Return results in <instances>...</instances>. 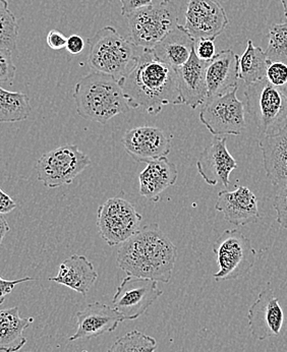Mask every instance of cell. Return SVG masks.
I'll return each instance as SVG.
<instances>
[{
  "label": "cell",
  "instance_id": "7",
  "mask_svg": "<svg viewBox=\"0 0 287 352\" xmlns=\"http://www.w3.org/2000/svg\"><path fill=\"white\" fill-rule=\"evenodd\" d=\"M212 250L219 266L218 272L213 274L217 281L239 279L248 274L256 263V250L250 239L237 229L225 230Z\"/></svg>",
  "mask_w": 287,
  "mask_h": 352
},
{
  "label": "cell",
  "instance_id": "23",
  "mask_svg": "<svg viewBox=\"0 0 287 352\" xmlns=\"http://www.w3.org/2000/svg\"><path fill=\"white\" fill-rule=\"evenodd\" d=\"M195 41L184 29V25H178L156 44L152 50L159 60L178 69L188 63L195 47Z\"/></svg>",
  "mask_w": 287,
  "mask_h": 352
},
{
  "label": "cell",
  "instance_id": "16",
  "mask_svg": "<svg viewBox=\"0 0 287 352\" xmlns=\"http://www.w3.org/2000/svg\"><path fill=\"white\" fill-rule=\"evenodd\" d=\"M215 209L233 226L256 223L261 217L257 197L246 186H237L235 190H221L217 197Z\"/></svg>",
  "mask_w": 287,
  "mask_h": 352
},
{
  "label": "cell",
  "instance_id": "25",
  "mask_svg": "<svg viewBox=\"0 0 287 352\" xmlns=\"http://www.w3.org/2000/svg\"><path fill=\"white\" fill-rule=\"evenodd\" d=\"M270 61L266 56L265 51L254 45L252 40L246 42V50L239 59V78L246 86L266 78L268 65Z\"/></svg>",
  "mask_w": 287,
  "mask_h": 352
},
{
  "label": "cell",
  "instance_id": "42",
  "mask_svg": "<svg viewBox=\"0 0 287 352\" xmlns=\"http://www.w3.org/2000/svg\"><path fill=\"white\" fill-rule=\"evenodd\" d=\"M28 352H32V351H28Z\"/></svg>",
  "mask_w": 287,
  "mask_h": 352
},
{
  "label": "cell",
  "instance_id": "13",
  "mask_svg": "<svg viewBox=\"0 0 287 352\" xmlns=\"http://www.w3.org/2000/svg\"><path fill=\"white\" fill-rule=\"evenodd\" d=\"M172 137L156 126L129 129L123 138L125 151L136 162L149 163L167 157L171 150Z\"/></svg>",
  "mask_w": 287,
  "mask_h": 352
},
{
  "label": "cell",
  "instance_id": "2",
  "mask_svg": "<svg viewBox=\"0 0 287 352\" xmlns=\"http://www.w3.org/2000/svg\"><path fill=\"white\" fill-rule=\"evenodd\" d=\"M178 250L158 224L140 228L121 243L116 254L118 267L131 276L168 283L176 266Z\"/></svg>",
  "mask_w": 287,
  "mask_h": 352
},
{
  "label": "cell",
  "instance_id": "19",
  "mask_svg": "<svg viewBox=\"0 0 287 352\" xmlns=\"http://www.w3.org/2000/svg\"><path fill=\"white\" fill-rule=\"evenodd\" d=\"M208 65L209 63L200 60L193 51L188 63L176 69L182 102L191 109H197L207 100L206 71Z\"/></svg>",
  "mask_w": 287,
  "mask_h": 352
},
{
  "label": "cell",
  "instance_id": "1",
  "mask_svg": "<svg viewBox=\"0 0 287 352\" xmlns=\"http://www.w3.org/2000/svg\"><path fill=\"white\" fill-rule=\"evenodd\" d=\"M129 108L157 116L167 105H182L178 71L144 48L135 67L118 80Z\"/></svg>",
  "mask_w": 287,
  "mask_h": 352
},
{
  "label": "cell",
  "instance_id": "30",
  "mask_svg": "<svg viewBox=\"0 0 287 352\" xmlns=\"http://www.w3.org/2000/svg\"><path fill=\"white\" fill-rule=\"evenodd\" d=\"M16 73L12 51L0 50V84H12Z\"/></svg>",
  "mask_w": 287,
  "mask_h": 352
},
{
  "label": "cell",
  "instance_id": "40",
  "mask_svg": "<svg viewBox=\"0 0 287 352\" xmlns=\"http://www.w3.org/2000/svg\"><path fill=\"white\" fill-rule=\"evenodd\" d=\"M280 1H281L282 6H284V14H286L287 19V0H280Z\"/></svg>",
  "mask_w": 287,
  "mask_h": 352
},
{
  "label": "cell",
  "instance_id": "9",
  "mask_svg": "<svg viewBox=\"0 0 287 352\" xmlns=\"http://www.w3.org/2000/svg\"><path fill=\"white\" fill-rule=\"evenodd\" d=\"M142 219L133 204L125 199L111 198L98 208L96 226L101 239L114 247L138 232Z\"/></svg>",
  "mask_w": 287,
  "mask_h": 352
},
{
  "label": "cell",
  "instance_id": "10",
  "mask_svg": "<svg viewBox=\"0 0 287 352\" xmlns=\"http://www.w3.org/2000/svg\"><path fill=\"white\" fill-rule=\"evenodd\" d=\"M237 87L204 103L200 120L217 137L240 135L246 129L244 106L237 97Z\"/></svg>",
  "mask_w": 287,
  "mask_h": 352
},
{
  "label": "cell",
  "instance_id": "20",
  "mask_svg": "<svg viewBox=\"0 0 287 352\" xmlns=\"http://www.w3.org/2000/svg\"><path fill=\"white\" fill-rule=\"evenodd\" d=\"M266 175L273 186L287 184V124L275 135H266L259 142Z\"/></svg>",
  "mask_w": 287,
  "mask_h": 352
},
{
  "label": "cell",
  "instance_id": "4",
  "mask_svg": "<svg viewBox=\"0 0 287 352\" xmlns=\"http://www.w3.org/2000/svg\"><path fill=\"white\" fill-rule=\"evenodd\" d=\"M88 65L94 72L120 80L137 63L144 48L123 37L116 28L104 27L89 40Z\"/></svg>",
  "mask_w": 287,
  "mask_h": 352
},
{
  "label": "cell",
  "instance_id": "32",
  "mask_svg": "<svg viewBox=\"0 0 287 352\" xmlns=\"http://www.w3.org/2000/svg\"><path fill=\"white\" fill-rule=\"evenodd\" d=\"M278 192L274 200L276 221L287 230V184L278 186Z\"/></svg>",
  "mask_w": 287,
  "mask_h": 352
},
{
  "label": "cell",
  "instance_id": "6",
  "mask_svg": "<svg viewBox=\"0 0 287 352\" xmlns=\"http://www.w3.org/2000/svg\"><path fill=\"white\" fill-rule=\"evenodd\" d=\"M131 41L142 48L152 50L178 25V12L171 0L150 4L125 16Z\"/></svg>",
  "mask_w": 287,
  "mask_h": 352
},
{
  "label": "cell",
  "instance_id": "17",
  "mask_svg": "<svg viewBox=\"0 0 287 352\" xmlns=\"http://www.w3.org/2000/svg\"><path fill=\"white\" fill-rule=\"evenodd\" d=\"M76 316L78 328L70 337V341L97 338L106 333L114 332L123 322V317L114 307L102 302L90 303Z\"/></svg>",
  "mask_w": 287,
  "mask_h": 352
},
{
  "label": "cell",
  "instance_id": "38",
  "mask_svg": "<svg viewBox=\"0 0 287 352\" xmlns=\"http://www.w3.org/2000/svg\"><path fill=\"white\" fill-rule=\"evenodd\" d=\"M17 207H18V205H17L14 199L10 198L4 190L0 188V214L4 215V214L10 213V212L14 211Z\"/></svg>",
  "mask_w": 287,
  "mask_h": 352
},
{
  "label": "cell",
  "instance_id": "31",
  "mask_svg": "<svg viewBox=\"0 0 287 352\" xmlns=\"http://www.w3.org/2000/svg\"><path fill=\"white\" fill-rule=\"evenodd\" d=\"M266 78L278 88H282L287 85V65L278 61L269 63L266 72Z\"/></svg>",
  "mask_w": 287,
  "mask_h": 352
},
{
  "label": "cell",
  "instance_id": "15",
  "mask_svg": "<svg viewBox=\"0 0 287 352\" xmlns=\"http://www.w3.org/2000/svg\"><path fill=\"white\" fill-rule=\"evenodd\" d=\"M237 167V161L227 149L226 138L217 135H214L197 161L198 173L206 184H220L226 188L229 186V176Z\"/></svg>",
  "mask_w": 287,
  "mask_h": 352
},
{
  "label": "cell",
  "instance_id": "27",
  "mask_svg": "<svg viewBox=\"0 0 287 352\" xmlns=\"http://www.w3.org/2000/svg\"><path fill=\"white\" fill-rule=\"evenodd\" d=\"M156 349L155 338L134 330L118 338L106 352H154Z\"/></svg>",
  "mask_w": 287,
  "mask_h": 352
},
{
  "label": "cell",
  "instance_id": "41",
  "mask_svg": "<svg viewBox=\"0 0 287 352\" xmlns=\"http://www.w3.org/2000/svg\"><path fill=\"white\" fill-rule=\"evenodd\" d=\"M282 91H284V95H286V102H287V85L286 87H282Z\"/></svg>",
  "mask_w": 287,
  "mask_h": 352
},
{
  "label": "cell",
  "instance_id": "37",
  "mask_svg": "<svg viewBox=\"0 0 287 352\" xmlns=\"http://www.w3.org/2000/svg\"><path fill=\"white\" fill-rule=\"evenodd\" d=\"M85 40L81 36L72 35L67 38V50L72 55L81 54L85 50Z\"/></svg>",
  "mask_w": 287,
  "mask_h": 352
},
{
  "label": "cell",
  "instance_id": "18",
  "mask_svg": "<svg viewBox=\"0 0 287 352\" xmlns=\"http://www.w3.org/2000/svg\"><path fill=\"white\" fill-rule=\"evenodd\" d=\"M239 59V55L231 50H226L217 53L210 61L206 71L207 100L237 88L240 80Z\"/></svg>",
  "mask_w": 287,
  "mask_h": 352
},
{
  "label": "cell",
  "instance_id": "12",
  "mask_svg": "<svg viewBox=\"0 0 287 352\" xmlns=\"http://www.w3.org/2000/svg\"><path fill=\"white\" fill-rule=\"evenodd\" d=\"M228 23L224 8L217 0L189 1L184 28L193 39L215 40Z\"/></svg>",
  "mask_w": 287,
  "mask_h": 352
},
{
  "label": "cell",
  "instance_id": "34",
  "mask_svg": "<svg viewBox=\"0 0 287 352\" xmlns=\"http://www.w3.org/2000/svg\"><path fill=\"white\" fill-rule=\"evenodd\" d=\"M33 280L34 278L32 277H25L17 280H6L0 277V305L4 302L6 296L12 294V290L18 284L23 283V282L33 281Z\"/></svg>",
  "mask_w": 287,
  "mask_h": 352
},
{
  "label": "cell",
  "instance_id": "21",
  "mask_svg": "<svg viewBox=\"0 0 287 352\" xmlns=\"http://www.w3.org/2000/svg\"><path fill=\"white\" fill-rule=\"evenodd\" d=\"M98 279L94 265L85 256L74 254L63 261L59 266L56 276L50 277V281L61 284L86 296Z\"/></svg>",
  "mask_w": 287,
  "mask_h": 352
},
{
  "label": "cell",
  "instance_id": "3",
  "mask_svg": "<svg viewBox=\"0 0 287 352\" xmlns=\"http://www.w3.org/2000/svg\"><path fill=\"white\" fill-rule=\"evenodd\" d=\"M74 100L81 118L101 124L131 109L118 80L99 72L78 80L74 87Z\"/></svg>",
  "mask_w": 287,
  "mask_h": 352
},
{
  "label": "cell",
  "instance_id": "22",
  "mask_svg": "<svg viewBox=\"0 0 287 352\" xmlns=\"http://www.w3.org/2000/svg\"><path fill=\"white\" fill-rule=\"evenodd\" d=\"M176 165L167 157L149 162L140 173V194L147 200L157 203L162 192L173 186L178 180Z\"/></svg>",
  "mask_w": 287,
  "mask_h": 352
},
{
  "label": "cell",
  "instance_id": "8",
  "mask_svg": "<svg viewBox=\"0 0 287 352\" xmlns=\"http://www.w3.org/2000/svg\"><path fill=\"white\" fill-rule=\"evenodd\" d=\"M91 164L90 157L76 145H65L42 155L36 162L39 182L49 188L71 184Z\"/></svg>",
  "mask_w": 287,
  "mask_h": 352
},
{
  "label": "cell",
  "instance_id": "24",
  "mask_svg": "<svg viewBox=\"0 0 287 352\" xmlns=\"http://www.w3.org/2000/svg\"><path fill=\"white\" fill-rule=\"evenodd\" d=\"M33 321V318L21 317L19 307L0 309V351H20L27 343L24 331Z\"/></svg>",
  "mask_w": 287,
  "mask_h": 352
},
{
  "label": "cell",
  "instance_id": "36",
  "mask_svg": "<svg viewBox=\"0 0 287 352\" xmlns=\"http://www.w3.org/2000/svg\"><path fill=\"white\" fill-rule=\"evenodd\" d=\"M152 1L153 0H120L121 14L125 16L140 8L150 6Z\"/></svg>",
  "mask_w": 287,
  "mask_h": 352
},
{
  "label": "cell",
  "instance_id": "5",
  "mask_svg": "<svg viewBox=\"0 0 287 352\" xmlns=\"http://www.w3.org/2000/svg\"><path fill=\"white\" fill-rule=\"evenodd\" d=\"M244 96L251 118L263 137L272 135L287 124V102L281 88L267 78L246 86Z\"/></svg>",
  "mask_w": 287,
  "mask_h": 352
},
{
  "label": "cell",
  "instance_id": "11",
  "mask_svg": "<svg viewBox=\"0 0 287 352\" xmlns=\"http://www.w3.org/2000/svg\"><path fill=\"white\" fill-rule=\"evenodd\" d=\"M157 283L155 280L131 275L123 278L112 300V307L123 321L137 320L162 296Z\"/></svg>",
  "mask_w": 287,
  "mask_h": 352
},
{
  "label": "cell",
  "instance_id": "28",
  "mask_svg": "<svg viewBox=\"0 0 287 352\" xmlns=\"http://www.w3.org/2000/svg\"><path fill=\"white\" fill-rule=\"evenodd\" d=\"M19 37L17 18L6 0H0V50H14Z\"/></svg>",
  "mask_w": 287,
  "mask_h": 352
},
{
  "label": "cell",
  "instance_id": "39",
  "mask_svg": "<svg viewBox=\"0 0 287 352\" xmlns=\"http://www.w3.org/2000/svg\"><path fill=\"white\" fill-rule=\"evenodd\" d=\"M10 230V227L8 226V221L3 215L0 214V247H1L2 241H3L4 237L8 234V231Z\"/></svg>",
  "mask_w": 287,
  "mask_h": 352
},
{
  "label": "cell",
  "instance_id": "14",
  "mask_svg": "<svg viewBox=\"0 0 287 352\" xmlns=\"http://www.w3.org/2000/svg\"><path fill=\"white\" fill-rule=\"evenodd\" d=\"M251 334L256 340L278 336L284 323V311L273 290L264 289L248 313Z\"/></svg>",
  "mask_w": 287,
  "mask_h": 352
},
{
  "label": "cell",
  "instance_id": "26",
  "mask_svg": "<svg viewBox=\"0 0 287 352\" xmlns=\"http://www.w3.org/2000/svg\"><path fill=\"white\" fill-rule=\"evenodd\" d=\"M31 111L27 95L10 92L0 87V122H23L29 118Z\"/></svg>",
  "mask_w": 287,
  "mask_h": 352
},
{
  "label": "cell",
  "instance_id": "29",
  "mask_svg": "<svg viewBox=\"0 0 287 352\" xmlns=\"http://www.w3.org/2000/svg\"><path fill=\"white\" fill-rule=\"evenodd\" d=\"M265 53L270 63L278 61L287 65V22L270 25Z\"/></svg>",
  "mask_w": 287,
  "mask_h": 352
},
{
  "label": "cell",
  "instance_id": "33",
  "mask_svg": "<svg viewBox=\"0 0 287 352\" xmlns=\"http://www.w3.org/2000/svg\"><path fill=\"white\" fill-rule=\"evenodd\" d=\"M193 51H195V56H197L200 60L206 61V63H210V61H211L216 55L215 44H214V40H195Z\"/></svg>",
  "mask_w": 287,
  "mask_h": 352
},
{
  "label": "cell",
  "instance_id": "35",
  "mask_svg": "<svg viewBox=\"0 0 287 352\" xmlns=\"http://www.w3.org/2000/svg\"><path fill=\"white\" fill-rule=\"evenodd\" d=\"M46 42L51 50H61L67 47V38L61 32L52 30L49 32L47 37H46Z\"/></svg>",
  "mask_w": 287,
  "mask_h": 352
}]
</instances>
